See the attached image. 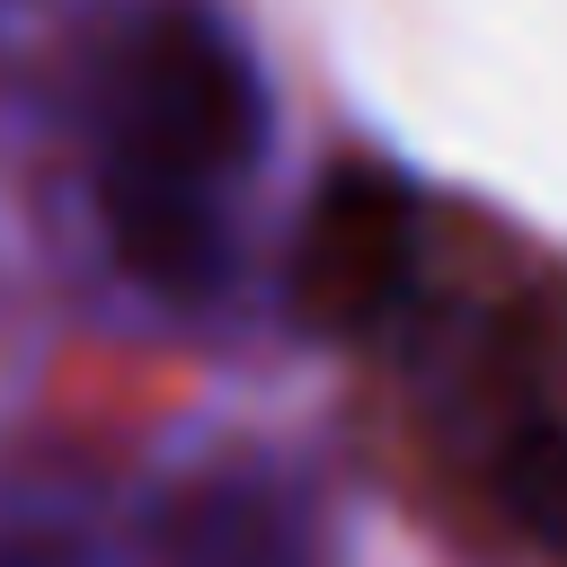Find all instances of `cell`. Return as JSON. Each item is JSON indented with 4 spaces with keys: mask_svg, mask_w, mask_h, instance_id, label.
<instances>
[{
    "mask_svg": "<svg viewBox=\"0 0 567 567\" xmlns=\"http://www.w3.org/2000/svg\"><path fill=\"white\" fill-rule=\"evenodd\" d=\"M266 71L213 0H151L106 71L97 213L124 275L159 301L230 284V204L266 159Z\"/></svg>",
    "mask_w": 567,
    "mask_h": 567,
    "instance_id": "6da1fadb",
    "label": "cell"
},
{
    "mask_svg": "<svg viewBox=\"0 0 567 567\" xmlns=\"http://www.w3.org/2000/svg\"><path fill=\"white\" fill-rule=\"evenodd\" d=\"M416 239L425 213L408 195L399 168L381 159H337L301 213V248H292V310L319 337H363L381 328L408 284H416Z\"/></svg>",
    "mask_w": 567,
    "mask_h": 567,
    "instance_id": "7a4b0ae2",
    "label": "cell"
},
{
    "mask_svg": "<svg viewBox=\"0 0 567 567\" xmlns=\"http://www.w3.org/2000/svg\"><path fill=\"white\" fill-rule=\"evenodd\" d=\"M159 567H346L337 514L284 461H213L159 514Z\"/></svg>",
    "mask_w": 567,
    "mask_h": 567,
    "instance_id": "3957f363",
    "label": "cell"
},
{
    "mask_svg": "<svg viewBox=\"0 0 567 567\" xmlns=\"http://www.w3.org/2000/svg\"><path fill=\"white\" fill-rule=\"evenodd\" d=\"M496 487H505V514H514L549 558H567V425L514 434V452L496 461Z\"/></svg>",
    "mask_w": 567,
    "mask_h": 567,
    "instance_id": "277c9868",
    "label": "cell"
},
{
    "mask_svg": "<svg viewBox=\"0 0 567 567\" xmlns=\"http://www.w3.org/2000/svg\"><path fill=\"white\" fill-rule=\"evenodd\" d=\"M0 567H106L89 532L62 523H0Z\"/></svg>",
    "mask_w": 567,
    "mask_h": 567,
    "instance_id": "5b68a950",
    "label": "cell"
},
{
    "mask_svg": "<svg viewBox=\"0 0 567 567\" xmlns=\"http://www.w3.org/2000/svg\"><path fill=\"white\" fill-rule=\"evenodd\" d=\"M18 9H27V0H0V35H9V27H18Z\"/></svg>",
    "mask_w": 567,
    "mask_h": 567,
    "instance_id": "8992f818",
    "label": "cell"
}]
</instances>
